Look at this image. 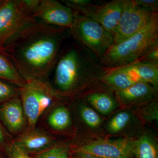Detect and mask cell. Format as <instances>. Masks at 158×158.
I'll return each instance as SVG.
<instances>
[{
  "instance_id": "e0dca14e",
  "label": "cell",
  "mask_w": 158,
  "mask_h": 158,
  "mask_svg": "<svg viewBox=\"0 0 158 158\" xmlns=\"http://www.w3.org/2000/svg\"><path fill=\"white\" fill-rule=\"evenodd\" d=\"M133 152L136 158H158L156 142L146 134L134 141Z\"/></svg>"
},
{
  "instance_id": "f1b7e54d",
  "label": "cell",
  "mask_w": 158,
  "mask_h": 158,
  "mask_svg": "<svg viewBox=\"0 0 158 158\" xmlns=\"http://www.w3.org/2000/svg\"><path fill=\"white\" fill-rule=\"evenodd\" d=\"M2 1H1V0H0V3L2 2Z\"/></svg>"
},
{
  "instance_id": "5b68a950",
  "label": "cell",
  "mask_w": 158,
  "mask_h": 158,
  "mask_svg": "<svg viewBox=\"0 0 158 158\" xmlns=\"http://www.w3.org/2000/svg\"><path fill=\"white\" fill-rule=\"evenodd\" d=\"M21 100L28 123V131L35 128L43 113L60 99L48 81L33 80L21 88Z\"/></svg>"
},
{
  "instance_id": "484cf974",
  "label": "cell",
  "mask_w": 158,
  "mask_h": 158,
  "mask_svg": "<svg viewBox=\"0 0 158 158\" xmlns=\"http://www.w3.org/2000/svg\"><path fill=\"white\" fill-rule=\"evenodd\" d=\"M7 152L9 158H32L28 154L17 147L14 143L8 147Z\"/></svg>"
},
{
  "instance_id": "7402d4cb",
  "label": "cell",
  "mask_w": 158,
  "mask_h": 158,
  "mask_svg": "<svg viewBox=\"0 0 158 158\" xmlns=\"http://www.w3.org/2000/svg\"><path fill=\"white\" fill-rule=\"evenodd\" d=\"M69 152L68 145L55 146L37 154L35 158H69Z\"/></svg>"
},
{
  "instance_id": "7c38bea8",
  "label": "cell",
  "mask_w": 158,
  "mask_h": 158,
  "mask_svg": "<svg viewBox=\"0 0 158 158\" xmlns=\"http://www.w3.org/2000/svg\"><path fill=\"white\" fill-rule=\"evenodd\" d=\"M156 90L152 85L140 81L129 88L115 91L116 98L122 104L129 106L147 102L154 99Z\"/></svg>"
},
{
  "instance_id": "30bf717a",
  "label": "cell",
  "mask_w": 158,
  "mask_h": 158,
  "mask_svg": "<svg viewBox=\"0 0 158 158\" xmlns=\"http://www.w3.org/2000/svg\"><path fill=\"white\" fill-rule=\"evenodd\" d=\"M33 17L45 24L69 29L73 23L74 13L61 2L40 0Z\"/></svg>"
},
{
  "instance_id": "9c48e42d",
  "label": "cell",
  "mask_w": 158,
  "mask_h": 158,
  "mask_svg": "<svg viewBox=\"0 0 158 158\" xmlns=\"http://www.w3.org/2000/svg\"><path fill=\"white\" fill-rule=\"evenodd\" d=\"M122 11V0H113L101 5L91 3L81 6L73 12L94 20L113 35Z\"/></svg>"
},
{
  "instance_id": "ac0fdd59",
  "label": "cell",
  "mask_w": 158,
  "mask_h": 158,
  "mask_svg": "<svg viewBox=\"0 0 158 158\" xmlns=\"http://www.w3.org/2000/svg\"><path fill=\"white\" fill-rule=\"evenodd\" d=\"M0 78L19 88L23 87L27 81L15 69L11 62L0 53Z\"/></svg>"
},
{
  "instance_id": "5bb4252c",
  "label": "cell",
  "mask_w": 158,
  "mask_h": 158,
  "mask_svg": "<svg viewBox=\"0 0 158 158\" xmlns=\"http://www.w3.org/2000/svg\"><path fill=\"white\" fill-rule=\"evenodd\" d=\"M121 67L138 81L146 82L155 88H157L158 64L135 62Z\"/></svg>"
},
{
  "instance_id": "83f0119b",
  "label": "cell",
  "mask_w": 158,
  "mask_h": 158,
  "mask_svg": "<svg viewBox=\"0 0 158 158\" xmlns=\"http://www.w3.org/2000/svg\"><path fill=\"white\" fill-rule=\"evenodd\" d=\"M4 140V135H3L2 131L0 127V143H2Z\"/></svg>"
},
{
  "instance_id": "7a4b0ae2",
  "label": "cell",
  "mask_w": 158,
  "mask_h": 158,
  "mask_svg": "<svg viewBox=\"0 0 158 158\" xmlns=\"http://www.w3.org/2000/svg\"><path fill=\"white\" fill-rule=\"evenodd\" d=\"M104 71L99 59L76 42L59 52L51 86L59 96H72L101 81Z\"/></svg>"
},
{
  "instance_id": "4fadbf2b",
  "label": "cell",
  "mask_w": 158,
  "mask_h": 158,
  "mask_svg": "<svg viewBox=\"0 0 158 158\" xmlns=\"http://www.w3.org/2000/svg\"><path fill=\"white\" fill-rule=\"evenodd\" d=\"M0 116L11 132L16 134L22 131L26 118L20 98L6 102L0 108Z\"/></svg>"
},
{
  "instance_id": "8fae6325",
  "label": "cell",
  "mask_w": 158,
  "mask_h": 158,
  "mask_svg": "<svg viewBox=\"0 0 158 158\" xmlns=\"http://www.w3.org/2000/svg\"><path fill=\"white\" fill-rule=\"evenodd\" d=\"M55 141L47 133L34 128L20 136L13 143L28 154H37L52 148Z\"/></svg>"
},
{
  "instance_id": "9a60e30c",
  "label": "cell",
  "mask_w": 158,
  "mask_h": 158,
  "mask_svg": "<svg viewBox=\"0 0 158 158\" xmlns=\"http://www.w3.org/2000/svg\"><path fill=\"white\" fill-rule=\"evenodd\" d=\"M101 81L115 91L124 90L138 82L121 67L105 69Z\"/></svg>"
},
{
  "instance_id": "52a82bcc",
  "label": "cell",
  "mask_w": 158,
  "mask_h": 158,
  "mask_svg": "<svg viewBox=\"0 0 158 158\" xmlns=\"http://www.w3.org/2000/svg\"><path fill=\"white\" fill-rule=\"evenodd\" d=\"M34 19L23 0L2 1L0 3V49Z\"/></svg>"
},
{
  "instance_id": "ffe728a7",
  "label": "cell",
  "mask_w": 158,
  "mask_h": 158,
  "mask_svg": "<svg viewBox=\"0 0 158 158\" xmlns=\"http://www.w3.org/2000/svg\"><path fill=\"white\" fill-rule=\"evenodd\" d=\"M131 119V113L127 111L120 112L113 116L107 125L108 131L112 134H116L124 129Z\"/></svg>"
},
{
  "instance_id": "6da1fadb",
  "label": "cell",
  "mask_w": 158,
  "mask_h": 158,
  "mask_svg": "<svg viewBox=\"0 0 158 158\" xmlns=\"http://www.w3.org/2000/svg\"><path fill=\"white\" fill-rule=\"evenodd\" d=\"M69 29L32 19L0 49L27 81H48Z\"/></svg>"
},
{
  "instance_id": "277c9868",
  "label": "cell",
  "mask_w": 158,
  "mask_h": 158,
  "mask_svg": "<svg viewBox=\"0 0 158 158\" xmlns=\"http://www.w3.org/2000/svg\"><path fill=\"white\" fill-rule=\"evenodd\" d=\"M69 34L99 59L113 44V36L94 20L74 12Z\"/></svg>"
},
{
  "instance_id": "3957f363",
  "label": "cell",
  "mask_w": 158,
  "mask_h": 158,
  "mask_svg": "<svg viewBox=\"0 0 158 158\" xmlns=\"http://www.w3.org/2000/svg\"><path fill=\"white\" fill-rule=\"evenodd\" d=\"M158 44V13L145 28L125 40L113 44L99 59L105 69L117 68L136 62Z\"/></svg>"
},
{
  "instance_id": "44dd1931",
  "label": "cell",
  "mask_w": 158,
  "mask_h": 158,
  "mask_svg": "<svg viewBox=\"0 0 158 158\" xmlns=\"http://www.w3.org/2000/svg\"><path fill=\"white\" fill-rule=\"evenodd\" d=\"M80 113L82 119L90 127H98L101 124L102 118L94 110L87 106L81 105Z\"/></svg>"
},
{
  "instance_id": "2e32d148",
  "label": "cell",
  "mask_w": 158,
  "mask_h": 158,
  "mask_svg": "<svg viewBox=\"0 0 158 158\" xmlns=\"http://www.w3.org/2000/svg\"><path fill=\"white\" fill-rule=\"evenodd\" d=\"M85 99L99 113L108 114L116 107V101L110 92L104 89L89 91L85 96Z\"/></svg>"
},
{
  "instance_id": "603a6c76",
  "label": "cell",
  "mask_w": 158,
  "mask_h": 158,
  "mask_svg": "<svg viewBox=\"0 0 158 158\" xmlns=\"http://www.w3.org/2000/svg\"><path fill=\"white\" fill-rule=\"evenodd\" d=\"M21 88L0 81V102H8L20 97Z\"/></svg>"
},
{
  "instance_id": "4316f807",
  "label": "cell",
  "mask_w": 158,
  "mask_h": 158,
  "mask_svg": "<svg viewBox=\"0 0 158 158\" xmlns=\"http://www.w3.org/2000/svg\"><path fill=\"white\" fill-rule=\"evenodd\" d=\"M73 158H101L97 156L81 152H74Z\"/></svg>"
},
{
  "instance_id": "ba28073f",
  "label": "cell",
  "mask_w": 158,
  "mask_h": 158,
  "mask_svg": "<svg viewBox=\"0 0 158 158\" xmlns=\"http://www.w3.org/2000/svg\"><path fill=\"white\" fill-rule=\"evenodd\" d=\"M134 140L129 138L100 140L73 148L74 152L90 154L101 158H132Z\"/></svg>"
},
{
  "instance_id": "cb8c5ba5",
  "label": "cell",
  "mask_w": 158,
  "mask_h": 158,
  "mask_svg": "<svg viewBox=\"0 0 158 158\" xmlns=\"http://www.w3.org/2000/svg\"><path fill=\"white\" fill-rule=\"evenodd\" d=\"M135 62L158 64V44L150 49L143 56Z\"/></svg>"
},
{
  "instance_id": "d6986e66",
  "label": "cell",
  "mask_w": 158,
  "mask_h": 158,
  "mask_svg": "<svg viewBox=\"0 0 158 158\" xmlns=\"http://www.w3.org/2000/svg\"><path fill=\"white\" fill-rule=\"evenodd\" d=\"M48 123L51 127L57 131H61L68 127L71 123L68 110L63 106L56 108L49 116Z\"/></svg>"
},
{
  "instance_id": "8992f818",
  "label": "cell",
  "mask_w": 158,
  "mask_h": 158,
  "mask_svg": "<svg viewBox=\"0 0 158 158\" xmlns=\"http://www.w3.org/2000/svg\"><path fill=\"white\" fill-rule=\"evenodd\" d=\"M122 11L113 34L116 44L141 31L149 24L155 13L142 9L134 0H122Z\"/></svg>"
},
{
  "instance_id": "d4e9b609",
  "label": "cell",
  "mask_w": 158,
  "mask_h": 158,
  "mask_svg": "<svg viewBox=\"0 0 158 158\" xmlns=\"http://www.w3.org/2000/svg\"><path fill=\"white\" fill-rule=\"evenodd\" d=\"M138 6L152 13H158L157 0H134Z\"/></svg>"
}]
</instances>
